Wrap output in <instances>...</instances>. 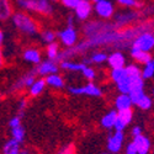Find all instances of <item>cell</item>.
<instances>
[{
    "mask_svg": "<svg viewBox=\"0 0 154 154\" xmlns=\"http://www.w3.org/2000/svg\"><path fill=\"white\" fill-rule=\"evenodd\" d=\"M110 76H111V80L116 84V86L126 83L128 79H130V75H128V73L126 70V67L120 68V69H111Z\"/></svg>",
    "mask_w": 154,
    "mask_h": 154,
    "instance_id": "ac0fdd59",
    "label": "cell"
},
{
    "mask_svg": "<svg viewBox=\"0 0 154 154\" xmlns=\"http://www.w3.org/2000/svg\"><path fill=\"white\" fill-rule=\"evenodd\" d=\"M20 126H21V116H20V115H16V116L10 119V121H9L10 130H12V128H16V127H20Z\"/></svg>",
    "mask_w": 154,
    "mask_h": 154,
    "instance_id": "d590c367",
    "label": "cell"
},
{
    "mask_svg": "<svg viewBox=\"0 0 154 154\" xmlns=\"http://www.w3.org/2000/svg\"><path fill=\"white\" fill-rule=\"evenodd\" d=\"M117 3L125 8H140L142 4H140L138 0H117Z\"/></svg>",
    "mask_w": 154,
    "mask_h": 154,
    "instance_id": "d6a6232c",
    "label": "cell"
},
{
    "mask_svg": "<svg viewBox=\"0 0 154 154\" xmlns=\"http://www.w3.org/2000/svg\"><path fill=\"white\" fill-rule=\"evenodd\" d=\"M107 59H109V56L105 52H102V51H96V52H94L90 56V58H89L90 63H93V64H102V63L107 62Z\"/></svg>",
    "mask_w": 154,
    "mask_h": 154,
    "instance_id": "4316f807",
    "label": "cell"
},
{
    "mask_svg": "<svg viewBox=\"0 0 154 154\" xmlns=\"http://www.w3.org/2000/svg\"><path fill=\"white\" fill-rule=\"evenodd\" d=\"M83 76H84V78L86 79V80H89V82H93L95 78H96V72L91 68V67H86L84 70H83Z\"/></svg>",
    "mask_w": 154,
    "mask_h": 154,
    "instance_id": "e575fe53",
    "label": "cell"
},
{
    "mask_svg": "<svg viewBox=\"0 0 154 154\" xmlns=\"http://www.w3.org/2000/svg\"><path fill=\"white\" fill-rule=\"evenodd\" d=\"M140 110H144V111H148V110H150L152 109V106H153V100H152V97L149 96V95H144L143 96V99L139 101V104L137 105Z\"/></svg>",
    "mask_w": 154,
    "mask_h": 154,
    "instance_id": "4dcf8cb0",
    "label": "cell"
},
{
    "mask_svg": "<svg viewBox=\"0 0 154 154\" xmlns=\"http://www.w3.org/2000/svg\"><path fill=\"white\" fill-rule=\"evenodd\" d=\"M59 46L58 43H51L46 47V54H47V58L51 59V60H54L57 62L58 57H59Z\"/></svg>",
    "mask_w": 154,
    "mask_h": 154,
    "instance_id": "484cf974",
    "label": "cell"
},
{
    "mask_svg": "<svg viewBox=\"0 0 154 154\" xmlns=\"http://www.w3.org/2000/svg\"><path fill=\"white\" fill-rule=\"evenodd\" d=\"M125 154H138V150H137V148H136V146H134V143H133V142L128 143V144L126 146Z\"/></svg>",
    "mask_w": 154,
    "mask_h": 154,
    "instance_id": "74e56055",
    "label": "cell"
},
{
    "mask_svg": "<svg viewBox=\"0 0 154 154\" xmlns=\"http://www.w3.org/2000/svg\"><path fill=\"white\" fill-rule=\"evenodd\" d=\"M94 11L99 17L104 20H109L115 16V6L111 0H100V2L95 3Z\"/></svg>",
    "mask_w": 154,
    "mask_h": 154,
    "instance_id": "52a82bcc",
    "label": "cell"
},
{
    "mask_svg": "<svg viewBox=\"0 0 154 154\" xmlns=\"http://www.w3.org/2000/svg\"><path fill=\"white\" fill-rule=\"evenodd\" d=\"M153 76H154V67H153V64L150 62V63L146 64V66L143 67V69H142V78L144 80H147V79H152Z\"/></svg>",
    "mask_w": 154,
    "mask_h": 154,
    "instance_id": "1f68e13d",
    "label": "cell"
},
{
    "mask_svg": "<svg viewBox=\"0 0 154 154\" xmlns=\"http://www.w3.org/2000/svg\"><path fill=\"white\" fill-rule=\"evenodd\" d=\"M57 154H75V149L73 146H67V147L62 148Z\"/></svg>",
    "mask_w": 154,
    "mask_h": 154,
    "instance_id": "ab89813d",
    "label": "cell"
},
{
    "mask_svg": "<svg viewBox=\"0 0 154 154\" xmlns=\"http://www.w3.org/2000/svg\"><path fill=\"white\" fill-rule=\"evenodd\" d=\"M152 95H153V96H154V88H153V89H152Z\"/></svg>",
    "mask_w": 154,
    "mask_h": 154,
    "instance_id": "bcb514c9",
    "label": "cell"
},
{
    "mask_svg": "<svg viewBox=\"0 0 154 154\" xmlns=\"http://www.w3.org/2000/svg\"><path fill=\"white\" fill-rule=\"evenodd\" d=\"M68 26L74 27V17H73V16H69V17H68Z\"/></svg>",
    "mask_w": 154,
    "mask_h": 154,
    "instance_id": "b9f144b4",
    "label": "cell"
},
{
    "mask_svg": "<svg viewBox=\"0 0 154 154\" xmlns=\"http://www.w3.org/2000/svg\"><path fill=\"white\" fill-rule=\"evenodd\" d=\"M46 83L48 86L53 88V89H62L64 88V79L59 74H51L48 76H46Z\"/></svg>",
    "mask_w": 154,
    "mask_h": 154,
    "instance_id": "603a6c76",
    "label": "cell"
},
{
    "mask_svg": "<svg viewBox=\"0 0 154 154\" xmlns=\"http://www.w3.org/2000/svg\"><path fill=\"white\" fill-rule=\"evenodd\" d=\"M117 116H119L117 110H111L107 113H105L100 121L102 128H105V130H112V128H115V125H116V121H117Z\"/></svg>",
    "mask_w": 154,
    "mask_h": 154,
    "instance_id": "2e32d148",
    "label": "cell"
},
{
    "mask_svg": "<svg viewBox=\"0 0 154 154\" xmlns=\"http://www.w3.org/2000/svg\"><path fill=\"white\" fill-rule=\"evenodd\" d=\"M126 70L130 75V78H139L142 76V69H140L136 64H128L126 66Z\"/></svg>",
    "mask_w": 154,
    "mask_h": 154,
    "instance_id": "f546056e",
    "label": "cell"
},
{
    "mask_svg": "<svg viewBox=\"0 0 154 154\" xmlns=\"http://www.w3.org/2000/svg\"><path fill=\"white\" fill-rule=\"evenodd\" d=\"M131 57L136 62L143 64V66H146V64H148V63H150L153 60V58H152L149 52H144V51L136 49V48H131Z\"/></svg>",
    "mask_w": 154,
    "mask_h": 154,
    "instance_id": "ffe728a7",
    "label": "cell"
},
{
    "mask_svg": "<svg viewBox=\"0 0 154 154\" xmlns=\"http://www.w3.org/2000/svg\"><path fill=\"white\" fill-rule=\"evenodd\" d=\"M132 142L134 143V146L138 150V154H149V152L152 149V142L147 136L142 134V136L134 137Z\"/></svg>",
    "mask_w": 154,
    "mask_h": 154,
    "instance_id": "9a60e30c",
    "label": "cell"
},
{
    "mask_svg": "<svg viewBox=\"0 0 154 154\" xmlns=\"http://www.w3.org/2000/svg\"><path fill=\"white\" fill-rule=\"evenodd\" d=\"M133 119V111L131 110H125V111H119V116H117V121L115 125V131L119 132H123L125 128L132 122Z\"/></svg>",
    "mask_w": 154,
    "mask_h": 154,
    "instance_id": "4fadbf2b",
    "label": "cell"
},
{
    "mask_svg": "<svg viewBox=\"0 0 154 154\" xmlns=\"http://www.w3.org/2000/svg\"><path fill=\"white\" fill-rule=\"evenodd\" d=\"M102 154H112V153H102Z\"/></svg>",
    "mask_w": 154,
    "mask_h": 154,
    "instance_id": "c3c4849f",
    "label": "cell"
},
{
    "mask_svg": "<svg viewBox=\"0 0 154 154\" xmlns=\"http://www.w3.org/2000/svg\"><path fill=\"white\" fill-rule=\"evenodd\" d=\"M144 95H146L144 90H138V91H132V93L130 94V97H131V100H132V102H133V105H138L139 101L143 99Z\"/></svg>",
    "mask_w": 154,
    "mask_h": 154,
    "instance_id": "836d02e7",
    "label": "cell"
},
{
    "mask_svg": "<svg viewBox=\"0 0 154 154\" xmlns=\"http://www.w3.org/2000/svg\"><path fill=\"white\" fill-rule=\"evenodd\" d=\"M52 2H57V0H52Z\"/></svg>",
    "mask_w": 154,
    "mask_h": 154,
    "instance_id": "681fc988",
    "label": "cell"
},
{
    "mask_svg": "<svg viewBox=\"0 0 154 154\" xmlns=\"http://www.w3.org/2000/svg\"><path fill=\"white\" fill-rule=\"evenodd\" d=\"M26 106H27V101L25 100V99H21L20 101H19V104H17V110H19V115L20 116H22V113H23V111H25V109H26Z\"/></svg>",
    "mask_w": 154,
    "mask_h": 154,
    "instance_id": "f35d334b",
    "label": "cell"
},
{
    "mask_svg": "<svg viewBox=\"0 0 154 154\" xmlns=\"http://www.w3.org/2000/svg\"><path fill=\"white\" fill-rule=\"evenodd\" d=\"M142 132H143V130H142V127H140V126H134V127L132 128V131H131L133 138H134V137H138V136H142V134H143Z\"/></svg>",
    "mask_w": 154,
    "mask_h": 154,
    "instance_id": "60d3db41",
    "label": "cell"
},
{
    "mask_svg": "<svg viewBox=\"0 0 154 154\" xmlns=\"http://www.w3.org/2000/svg\"><path fill=\"white\" fill-rule=\"evenodd\" d=\"M23 59L31 63V64H35L37 67L38 64L42 63V56H41V52L38 51L37 48H27L23 51Z\"/></svg>",
    "mask_w": 154,
    "mask_h": 154,
    "instance_id": "e0dca14e",
    "label": "cell"
},
{
    "mask_svg": "<svg viewBox=\"0 0 154 154\" xmlns=\"http://www.w3.org/2000/svg\"><path fill=\"white\" fill-rule=\"evenodd\" d=\"M12 25L23 35H26L29 37H35L38 33V26L36 21L27 14L25 12H15L12 14L11 17Z\"/></svg>",
    "mask_w": 154,
    "mask_h": 154,
    "instance_id": "6da1fadb",
    "label": "cell"
},
{
    "mask_svg": "<svg viewBox=\"0 0 154 154\" xmlns=\"http://www.w3.org/2000/svg\"><path fill=\"white\" fill-rule=\"evenodd\" d=\"M0 43H4V31H0Z\"/></svg>",
    "mask_w": 154,
    "mask_h": 154,
    "instance_id": "7bdbcfd3",
    "label": "cell"
},
{
    "mask_svg": "<svg viewBox=\"0 0 154 154\" xmlns=\"http://www.w3.org/2000/svg\"><path fill=\"white\" fill-rule=\"evenodd\" d=\"M93 10H94V6H93L90 0H80V3L78 4V6H76L74 10V14L78 20L85 21L90 17Z\"/></svg>",
    "mask_w": 154,
    "mask_h": 154,
    "instance_id": "30bf717a",
    "label": "cell"
},
{
    "mask_svg": "<svg viewBox=\"0 0 154 154\" xmlns=\"http://www.w3.org/2000/svg\"><path fill=\"white\" fill-rule=\"evenodd\" d=\"M111 30H117V29L115 27L113 23L102 22V21H91V22H88L85 26L83 27V32H84V35H85L86 38L97 36V35H100L102 32L111 31Z\"/></svg>",
    "mask_w": 154,
    "mask_h": 154,
    "instance_id": "3957f363",
    "label": "cell"
},
{
    "mask_svg": "<svg viewBox=\"0 0 154 154\" xmlns=\"http://www.w3.org/2000/svg\"><path fill=\"white\" fill-rule=\"evenodd\" d=\"M16 4L19 8L26 11L38 12V14L46 16L53 12V8L51 5L49 0H16Z\"/></svg>",
    "mask_w": 154,
    "mask_h": 154,
    "instance_id": "7a4b0ae2",
    "label": "cell"
},
{
    "mask_svg": "<svg viewBox=\"0 0 154 154\" xmlns=\"http://www.w3.org/2000/svg\"><path fill=\"white\" fill-rule=\"evenodd\" d=\"M133 102L127 94H120L116 99H115V107L117 111H125V110H131Z\"/></svg>",
    "mask_w": 154,
    "mask_h": 154,
    "instance_id": "d6986e66",
    "label": "cell"
},
{
    "mask_svg": "<svg viewBox=\"0 0 154 154\" xmlns=\"http://www.w3.org/2000/svg\"><path fill=\"white\" fill-rule=\"evenodd\" d=\"M58 38L63 46H66L67 48H72L76 46V42H78V31L74 27L67 26L66 29L58 32Z\"/></svg>",
    "mask_w": 154,
    "mask_h": 154,
    "instance_id": "ba28073f",
    "label": "cell"
},
{
    "mask_svg": "<svg viewBox=\"0 0 154 154\" xmlns=\"http://www.w3.org/2000/svg\"><path fill=\"white\" fill-rule=\"evenodd\" d=\"M88 66L85 63H76L73 60H63L60 62V68L68 72H80L83 73V70L86 68Z\"/></svg>",
    "mask_w": 154,
    "mask_h": 154,
    "instance_id": "44dd1931",
    "label": "cell"
},
{
    "mask_svg": "<svg viewBox=\"0 0 154 154\" xmlns=\"http://www.w3.org/2000/svg\"><path fill=\"white\" fill-rule=\"evenodd\" d=\"M58 70H59V67L57 66V63L54 60H51V59L43 60L41 64H38L35 69L36 74L41 75V76H48L51 74H58Z\"/></svg>",
    "mask_w": 154,
    "mask_h": 154,
    "instance_id": "7c38bea8",
    "label": "cell"
},
{
    "mask_svg": "<svg viewBox=\"0 0 154 154\" xmlns=\"http://www.w3.org/2000/svg\"><path fill=\"white\" fill-rule=\"evenodd\" d=\"M139 17H140V14L138 11H133V10L121 11L113 16L115 22H112V23L115 25V27L117 30H121L126 26V25H130V23H133L134 21H137Z\"/></svg>",
    "mask_w": 154,
    "mask_h": 154,
    "instance_id": "277c9868",
    "label": "cell"
},
{
    "mask_svg": "<svg viewBox=\"0 0 154 154\" xmlns=\"http://www.w3.org/2000/svg\"><path fill=\"white\" fill-rule=\"evenodd\" d=\"M152 64H153V67H154V59H153V60H152Z\"/></svg>",
    "mask_w": 154,
    "mask_h": 154,
    "instance_id": "7dc6e473",
    "label": "cell"
},
{
    "mask_svg": "<svg viewBox=\"0 0 154 154\" xmlns=\"http://www.w3.org/2000/svg\"><path fill=\"white\" fill-rule=\"evenodd\" d=\"M10 131H11V138L15 139L16 142H19L20 144L25 140V128L22 126L12 128V130H10Z\"/></svg>",
    "mask_w": 154,
    "mask_h": 154,
    "instance_id": "f1b7e54d",
    "label": "cell"
},
{
    "mask_svg": "<svg viewBox=\"0 0 154 154\" xmlns=\"http://www.w3.org/2000/svg\"><path fill=\"white\" fill-rule=\"evenodd\" d=\"M107 64L111 69H120L126 67V57L121 51H115L111 54H109Z\"/></svg>",
    "mask_w": 154,
    "mask_h": 154,
    "instance_id": "5bb4252c",
    "label": "cell"
},
{
    "mask_svg": "<svg viewBox=\"0 0 154 154\" xmlns=\"http://www.w3.org/2000/svg\"><path fill=\"white\" fill-rule=\"evenodd\" d=\"M58 37V33L51 31V30H46L41 33V40L43 43H46L47 46L51 43H54L56 42V38Z\"/></svg>",
    "mask_w": 154,
    "mask_h": 154,
    "instance_id": "83f0119b",
    "label": "cell"
},
{
    "mask_svg": "<svg viewBox=\"0 0 154 154\" xmlns=\"http://www.w3.org/2000/svg\"><path fill=\"white\" fill-rule=\"evenodd\" d=\"M35 74H36V72L32 70L31 73H29V74H26V75L21 76L19 80H16L14 84L11 85V89H10V90H11L12 93H15V91L23 90L25 88H29V89H30V88L33 85V83L37 80V79H36V76H35Z\"/></svg>",
    "mask_w": 154,
    "mask_h": 154,
    "instance_id": "8fae6325",
    "label": "cell"
},
{
    "mask_svg": "<svg viewBox=\"0 0 154 154\" xmlns=\"http://www.w3.org/2000/svg\"><path fill=\"white\" fill-rule=\"evenodd\" d=\"M131 48L140 49V51H144V52H150L154 48V33L152 31H148L139 35L137 38H134Z\"/></svg>",
    "mask_w": 154,
    "mask_h": 154,
    "instance_id": "8992f818",
    "label": "cell"
},
{
    "mask_svg": "<svg viewBox=\"0 0 154 154\" xmlns=\"http://www.w3.org/2000/svg\"><path fill=\"white\" fill-rule=\"evenodd\" d=\"M21 154H30V152H29L27 149H22V150H21Z\"/></svg>",
    "mask_w": 154,
    "mask_h": 154,
    "instance_id": "ee69618b",
    "label": "cell"
},
{
    "mask_svg": "<svg viewBox=\"0 0 154 154\" xmlns=\"http://www.w3.org/2000/svg\"><path fill=\"white\" fill-rule=\"evenodd\" d=\"M11 14H12V9L9 0H0V19H2V21L12 17Z\"/></svg>",
    "mask_w": 154,
    "mask_h": 154,
    "instance_id": "cb8c5ba5",
    "label": "cell"
},
{
    "mask_svg": "<svg viewBox=\"0 0 154 154\" xmlns=\"http://www.w3.org/2000/svg\"><path fill=\"white\" fill-rule=\"evenodd\" d=\"M21 150L20 143L12 138L8 139L3 147V154H21Z\"/></svg>",
    "mask_w": 154,
    "mask_h": 154,
    "instance_id": "7402d4cb",
    "label": "cell"
},
{
    "mask_svg": "<svg viewBox=\"0 0 154 154\" xmlns=\"http://www.w3.org/2000/svg\"><path fill=\"white\" fill-rule=\"evenodd\" d=\"M60 3L68 9L75 10V8L78 6V4L80 3V0H60Z\"/></svg>",
    "mask_w": 154,
    "mask_h": 154,
    "instance_id": "8d00e7d4",
    "label": "cell"
},
{
    "mask_svg": "<svg viewBox=\"0 0 154 154\" xmlns=\"http://www.w3.org/2000/svg\"><path fill=\"white\" fill-rule=\"evenodd\" d=\"M90 2H91V3H94V4H95V3H97V2H100V0H90Z\"/></svg>",
    "mask_w": 154,
    "mask_h": 154,
    "instance_id": "f6af8a7d",
    "label": "cell"
},
{
    "mask_svg": "<svg viewBox=\"0 0 154 154\" xmlns=\"http://www.w3.org/2000/svg\"><path fill=\"white\" fill-rule=\"evenodd\" d=\"M47 83H46V79H37L33 85L29 89V93L31 96H38L41 95L43 91H45V88H46Z\"/></svg>",
    "mask_w": 154,
    "mask_h": 154,
    "instance_id": "d4e9b609",
    "label": "cell"
},
{
    "mask_svg": "<svg viewBox=\"0 0 154 154\" xmlns=\"http://www.w3.org/2000/svg\"><path fill=\"white\" fill-rule=\"evenodd\" d=\"M123 142H125V134L123 132H119L115 131L112 134L109 136L107 138V143H106V148L110 153L112 154H117L122 147H123Z\"/></svg>",
    "mask_w": 154,
    "mask_h": 154,
    "instance_id": "9c48e42d",
    "label": "cell"
},
{
    "mask_svg": "<svg viewBox=\"0 0 154 154\" xmlns=\"http://www.w3.org/2000/svg\"><path fill=\"white\" fill-rule=\"evenodd\" d=\"M68 91L72 95H84V96H91V97H99L102 95L101 89L95 85L94 83H88L84 86H69Z\"/></svg>",
    "mask_w": 154,
    "mask_h": 154,
    "instance_id": "5b68a950",
    "label": "cell"
}]
</instances>
